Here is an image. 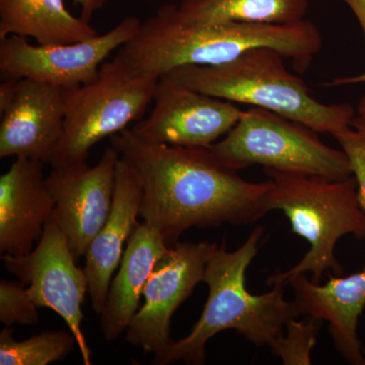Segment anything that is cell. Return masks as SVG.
Segmentation results:
<instances>
[{
    "instance_id": "1",
    "label": "cell",
    "mask_w": 365,
    "mask_h": 365,
    "mask_svg": "<svg viewBox=\"0 0 365 365\" xmlns=\"http://www.w3.org/2000/svg\"><path fill=\"white\" fill-rule=\"evenodd\" d=\"M110 138L143 187L139 216L170 247L190 228L250 225L271 211L272 181L242 179L211 148L148 143L130 128Z\"/></svg>"
},
{
    "instance_id": "2",
    "label": "cell",
    "mask_w": 365,
    "mask_h": 365,
    "mask_svg": "<svg viewBox=\"0 0 365 365\" xmlns=\"http://www.w3.org/2000/svg\"><path fill=\"white\" fill-rule=\"evenodd\" d=\"M270 47L292 60L304 73L323 48V37L313 21L294 24H192L182 20L175 4H165L141 21L131 40L116 55L133 73L163 78L188 66H217L242 53Z\"/></svg>"
},
{
    "instance_id": "3",
    "label": "cell",
    "mask_w": 365,
    "mask_h": 365,
    "mask_svg": "<svg viewBox=\"0 0 365 365\" xmlns=\"http://www.w3.org/2000/svg\"><path fill=\"white\" fill-rule=\"evenodd\" d=\"M263 235L264 228L257 227L235 251L228 252L225 242L217 246L206 264L203 282L208 287V297L200 318L188 336L172 341L155 355L153 364H203L206 345L223 331L235 330L258 347H271L284 335L288 322L299 317L294 302L285 299L284 285H273L263 294H252L246 287L247 270Z\"/></svg>"
},
{
    "instance_id": "4",
    "label": "cell",
    "mask_w": 365,
    "mask_h": 365,
    "mask_svg": "<svg viewBox=\"0 0 365 365\" xmlns=\"http://www.w3.org/2000/svg\"><path fill=\"white\" fill-rule=\"evenodd\" d=\"M284 58L273 48H253L225 63L182 66L165 76L212 97L277 113L318 133L334 135L351 126L356 110L345 103L319 102L288 71Z\"/></svg>"
},
{
    "instance_id": "5",
    "label": "cell",
    "mask_w": 365,
    "mask_h": 365,
    "mask_svg": "<svg viewBox=\"0 0 365 365\" xmlns=\"http://www.w3.org/2000/svg\"><path fill=\"white\" fill-rule=\"evenodd\" d=\"M264 172L273 182L271 211H282L292 232L309 244V251L297 265L268 278L269 287H285L290 277L299 274L311 273L314 283L321 282L329 271L342 275V266L335 256L336 245L347 235L365 240V211L355 178L330 180L272 169Z\"/></svg>"
},
{
    "instance_id": "6",
    "label": "cell",
    "mask_w": 365,
    "mask_h": 365,
    "mask_svg": "<svg viewBox=\"0 0 365 365\" xmlns=\"http://www.w3.org/2000/svg\"><path fill=\"white\" fill-rule=\"evenodd\" d=\"M216 157L237 170L259 165L292 174L344 180L352 176L342 150L330 148L318 132L263 108L245 110L225 138L211 146Z\"/></svg>"
},
{
    "instance_id": "7",
    "label": "cell",
    "mask_w": 365,
    "mask_h": 365,
    "mask_svg": "<svg viewBox=\"0 0 365 365\" xmlns=\"http://www.w3.org/2000/svg\"><path fill=\"white\" fill-rule=\"evenodd\" d=\"M158 81L133 73L115 56L102 64L91 83L66 90L63 134L50 165L88 162L93 145L143 119Z\"/></svg>"
},
{
    "instance_id": "8",
    "label": "cell",
    "mask_w": 365,
    "mask_h": 365,
    "mask_svg": "<svg viewBox=\"0 0 365 365\" xmlns=\"http://www.w3.org/2000/svg\"><path fill=\"white\" fill-rule=\"evenodd\" d=\"M4 268L28 288L39 307H48L66 322L78 342L86 365L91 364V351L83 332V306L88 282L85 269L76 265L63 227L54 215L46 223L37 246L21 256L2 255Z\"/></svg>"
},
{
    "instance_id": "9",
    "label": "cell",
    "mask_w": 365,
    "mask_h": 365,
    "mask_svg": "<svg viewBox=\"0 0 365 365\" xmlns=\"http://www.w3.org/2000/svg\"><path fill=\"white\" fill-rule=\"evenodd\" d=\"M141 21L127 16L109 32L72 44L32 45L26 38L0 40L2 79L30 78L72 90L97 78L101 66L135 35Z\"/></svg>"
},
{
    "instance_id": "10",
    "label": "cell",
    "mask_w": 365,
    "mask_h": 365,
    "mask_svg": "<svg viewBox=\"0 0 365 365\" xmlns=\"http://www.w3.org/2000/svg\"><path fill=\"white\" fill-rule=\"evenodd\" d=\"M153 103L150 116L130 129L145 143L168 145L210 148L245 113L230 101L179 85L168 76L158 81Z\"/></svg>"
},
{
    "instance_id": "11",
    "label": "cell",
    "mask_w": 365,
    "mask_h": 365,
    "mask_svg": "<svg viewBox=\"0 0 365 365\" xmlns=\"http://www.w3.org/2000/svg\"><path fill=\"white\" fill-rule=\"evenodd\" d=\"M217 245L178 242L153 268L139 307L126 330V341L145 353L160 354L170 345V319L203 282L206 264Z\"/></svg>"
},
{
    "instance_id": "12",
    "label": "cell",
    "mask_w": 365,
    "mask_h": 365,
    "mask_svg": "<svg viewBox=\"0 0 365 365\" xmlns=\"http://www.w3.org/2000/svg\"><path fill=\"white\" fill-rule=\"evenodd\" d=\"M66 91L30 78L4 79L0 85V158L51 165L63 134Z\"/></svg>"
},
{
    "instance_id": "13",
    "label": "cell",
    "mask_w": 365,
    "mask_h": 365,
    "mask_svg": "<svg viewBox=\"0 0 365 365\" xmlns=\"http://www.w3.org/2000/svg\"><path fill=\"white\" fill-rule=\"evenodd\" d=\"M121 155L106 148L97 165L88 162L52 168L45 179L74 258L85 257L93 237L107 222L114 201L115 176Z\"/></svg>"
},
{
    "instance_id": "14",
    "label": "cell",
    "mask_w": 365,
    "mask_h": 365,
    "mask_svg": "<svg viewBox=\"0 0 365 365\" xmlns=\"http://www.w3.org/2000/svg\"><path fill=\"white\" fill-rule=\"evenodd\" d=\"M325 284L314 283L306 274L287 280L299 317L328 323L336 349L352 365H365L359 337V318L365 312V266L359 272L341 277L328 274Z\"/></svg>"
},
{
    "instance_id": "15",
    "label": "cell",
    "mask_w": 365,
    "mask_h": 365,
    "mask_svg": "<svg viewBox=\"0 0 365 365\" xmlns=\"http://www.w3.org/2000/svg\"><path fill=\"white\" fill-rule=\"evenodd\" d=\"M44 163L16 158L0 177V252L21 256L32 251L55 203L46 187Z\"/></svg>"
},
{
    "instance_id": "16",
    "label": "cell",
    "mask_w": 365,
    "mask_h": 365,
    "mask_svg": "<svg viewBox=\"0 0 365 365\" xmlns=\"http://www.w3.org/2000/svg\"><path fill=\"white\" fill-rule=\"evenodd\" d=\"M143 187L130 165L120 158L115 176L114 201L107 222L93 237L85 255V272L93 313L102 314L113 274L123 258L124 248L138 225Z\"/></svg>"
},
{
    "instance_id": "17",
    "label": "cell",
    "mask_w": 365,
    "mask_h": 365,
    "mask_svg": "<svg viewBox=\"0 0 365 365\" xmlns=\"http://www.w3.org/2000/svg\"><path fill=\"white\" fill-rule=\"evenodd\" d=\"M170 249L157 228L144 222L137 225L100 314L101 332L106 340H117L128 329L153 268Z\"/></svg>"
},
{
    "instance_id": "18",
    "label": "cell",
    "mask_w": 365,
    "mask_h": 365,
    "mask_svg": "<svg viewBox=\"0 0 365 365\" xmlns=\"http://www.w3.org/2000/svg\"><path fill=\"white\" fill-rule=\"evenodd\" d=\"M98 35L88 21L66 9L63 0H0V40L20 36L39 45H63Z\"/></svg>"
},
{
    "instance_id": "19",
    "label": "cell",
    "mask_w": 365,
    "mask_h": 365,
    "mask_svg": "<svg viewBox=\"0 0 365 365\" xmlns=\"http://www.w3.org/2000/svg\"><path fill=\"white\" fill-rule=\"evenodd\" d=\"M182 20L192 24H294L306 20L309 0H182Z\"/></svg>"
},
{
    "instance_id": "20",
    "label": "cell",
    "mask_w": 365,
    "mask_h": 365,
    "mask_svg": "<svg viewBox=\"0 0 365 365\" xmlns=\"http://www.w3.org/2000/svg\"><path fill=\"white\" fill-rule=\"evenodd\" d=\"M13 327L0 333V364L48 365L61 361L78 346L71 331H44L29 339H14Z\"/></svg>"
},
{
    "instance_id": "21",
    "label": "cell",
    "mask_w": 365,
    "mask_h": 365,
    "mask_svg": "<svg viewBox=\"0 0 365 365\" xmlns=\"http://www.w3.org/2000/svg\"><path fill=\"white\" fill-rule=\"evenodd\" d=\"M321 326V321L311 318L307 322L290 319L285 326L284 335L271 346V351L284 365L312 364V350Z\"/></svg>"
},
{
    "instance_id": "22",
    "label": "cell",
    "mask_w": 365,
    "mask_h": 365,
    "mask_svg": "<svg viewBox=\"0 0 365 365\" xmlns=\"http://www.w3.org/2000/svg\"><path fill=\"white\" fill-rule=\"evenodd\" d=\"M38 307L21 281H0V323L7 327L37 325Z\"/></svg>"
},
{
    "instance_id": "23",
    "label": "cell",
    "mask_w": 365,
    "mask_h": 365,
    "mask_svg": "<svg viewBox=\"0 0 365 365\" xmlns=\"http://www.w3.org/2000/svg\"><path fill=\"white\" fill-rule=\"evenodd\" d=\"M349 160L357 182L359 202L365 211V123L354 117L351 126L332 135Z\"/></svg>"
},
{
    "instance_id": "24",
    "label": "cell",
    "mask_w": 365,
    "mask_h": 365,
    "mask_svg": "<svg viewBox=\"0 0 365 365\" xmlns=\"http://www.w3.org/2000/svg\"><path fill=\"white\" fill-rule=\"evenodd\" d=\"M73 2L76 6H81V18L90 21L93 14L105 6L107 0H73Z\"/></svg>"
},
{
    "instance_id": "25",
    "label": "cell",
    "mask_w": 365,
    "mask_h": 365,
    "mask_svg": "<svg viewBox=\"0 0 365 365\" xmlns=\"http://www.w3.org/2000/svg\"><path fill=\"white\" fill-rule=\"evenodd\" d=\"M351 9L364 34L365 45V0H342Z\"/></svg>"
},
{
    "instance_id": "26",
    "label": "cell",
    "mask_w": 365,
    "mask_h": 365,
    "mask_svg": "<svg viewBox=\"0 0 365 365\" xmlns=\"http://www.w3.org/2000/svg\"><path fill=\"white\" fill-rule=\"evenodd\" d=\"M365 83V72L364 73L357 74V76H343V78H335L329 83H324V86H341L348 85H360Z\"/></svg>"
},
{
    "instance_id": "27",
    "label": "cell",
    "mask_w": 365,
    "mask_h": 365,
    "mask_svg": "<svg viewBox=\"0 0 365 365\" xmlns=\"http://www.w3.org/2000/svg\"><path fill=\"white\" fill-rule=\"evenodd\" d=\"M355 118H356L357 120H359V121L365 123V97L360 98L359 105H357L356 115H355Z\"/></svg>"
},
{
    "instance_id": "28",
    "label": "cell",
    "mask_w": 365,
    "mask_h": 365,
    "mask_svg": "<svg viewBox=\"0 0 365 365\" xmlns=\"http://www.w3.org/2000/svg\"><path fill=\"white\" fill-rule=\"evenodd\" d=\"M364 359H365V347H364Z\"/></svg>"
}]
</instances>
